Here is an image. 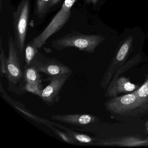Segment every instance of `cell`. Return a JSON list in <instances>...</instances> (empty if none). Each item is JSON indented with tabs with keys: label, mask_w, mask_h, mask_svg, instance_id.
<instances>
[{
	"label": "cell",
	"mask_w": 148,
	"mask_h": 148,
	"mask_svg": "<svg viewBox=\"0 0 148 148\" xmlns=\"http://www.w3.org/2000/svg\"><path fill=\"white\" fill-rule=\"evenodd\" d=\"M140 86L132 84L130 81L129 78L124 76L119 77L116 81L115 97L119 93H128L137 90Z\"/></svg>",
	"instance_id": "14"
},
{
	"label": "cell",
	"mask_w": 148,
	"mask_h": 148,
	"mask_svg": "<svg viewBox=\"0 0 148 148\" xmlns=\"http://www.w3.org/2000/svg\"><path fill=\"white\" fill-rule=\"evenodd\" d=\"M24 79L26 83H39L42 82L39 72L36 67L32 64L25 68Z\"/></svg>",
	"instance_id": "16"
},
{
	"label": "cell",
	"mask_w": 148,
	"mask_h": 148,
	"mask_svg": "<svg viewBox=\"0 0 148 148\" xmlns=\"http://www.w3.org/2000/svg\"><path fill=\"white\" fill-rule=\"evenodd\" d=\"M31 64L34 66L39 72L48 76L52 77L73 72L71 68L55 58L49 59L40 53L34 58Z\"/></svg>",
	"instance_id": "7"
},
{
	"label": "cell",
	"mask_w": 148,
	"mask_h": 148,
	"mask_svg": "<svg viewBox=\"0 0 148 148\" xmlns=\"http://www.w3.org/2000/svg\"><path fill=\"white\" fill-rule=\"evenodd\" d=\"M39 49L30 41L25 46V69L31 65L34 58L39 53Z\"/></svg>",
	"instance_id": "17"
},
{
	"label": "cell",
	"mask_w": 148,
	"mask_h": 148,
	"mask_svg": "<svg viewBox=\"0 0 148 148\" xmlns=\"http://www.w3.org/2000/svg\"><path fill=\"white\" fill-rule=\"evenodd\" d=\"M53 125L58 126L59 128H61L65 132H67L76 142H77L78 145H91L94 144V139L88 135L83 134V133H79V132L73 130H72L68 128V127L63 126L59 124L54 123Z\"/></svg>",
	"instance_id": "13"
},
{
	"label": "cell",
	"mask_w": 148,
	"mask_h": 148,
	"mask_svg": "<svg viewBox=\"0 0 148 148\" xmlns=\"http://www.w3.org/2000/svg\"><path fill=\"white\" fill-rule=\"evenodd\" d=\"M62 0H53V6L60 2Z\"/></svg>",
	"instance_id": "22"
},
{
	"label": "cell",
	"mask_w": 148,
	"mask_h": 148,
	"mask_svg": "<svg viewBox=\"0 0 148 148\" xmlns=\"http://www.w3.org/2000/svg\"><path fill=\"white\" fill-rule=\"evenodd\" d=\"M53 0H36L34 14L38 18H44L53 7Z\"/></svg>",
	"instance_id": "15"
},
{
	"label": "cell",
	"mask_w": 148,
	"mask_h": 148,
	"mask_svg": "<svg viewBox=\"0 0 148 148\" xmlns=\"http://www.w3.org/2000/svg\"><path fill=\"white\" fill-rule=\"evenodd\" d=\"M77 0H64L60 10L55 15L49 25L38 36L31 42L38 49H40L47 40L53 34L61 30L71 18V10Z\"/></svg>",
	"instance_id": "3"
},
{
	"label": "cell",
	"mask_w": 148,
	"mask_h": 148,
	"mask_svg": "<svg viewBox=\"0 0 148 148\" xmlns=\"http://www.w3.org/2000/svg\"><path fill=\"white\" fill-rule=\"evenodd\" d=\"M106 108L111 113L123 116H136L140 113L139 103L134 92L124 96L114 97L105 104Z\"/></svg>",
	"instance_id": "5"
},
{
	"label": "cell",
	"mask_w": 148,
	"mask_h": 148,
	"mask_svg": "<svg viewBox=\"0 0 148 148\" xmlns=\"http://www.w3.org/2000/svg\"><path fill=\"white\" fill-rule=\"evenodd\" d=\"M86 3L88 4H92L93 5H96L99 0H85Z\"/></svg>",
	"instance_id": "21"
},
{
	"label": "cell",
	"mask_w": 148,
	"mask_h": 148,
	"mask_svg": "<svg viewBox=\"0 0 148 148\" xmlns=\"http://www.w3.org/2000/svg\"><path fill=\"white\" fill-rule=\"evenodd\" d=\"M31 0H21L13 14L14 41L20 51L25 47L28 27Z\"/></svg>",
	"instance_id": "4"
},
{
	"label": "cell",
	"mask_w": 148,
	"mask_h": 148,
	"mask_svg": "<svg viewBox=\"0 0 148 148\" xmlns=\"http://www.w3.org/2000/svg\"><path fill=\"white\" fill-rule=\"evenodd\" d=\"M134 92L138 98L140 114L148 113V75L143 84Z\"/></svg>",
	"instance_id": "12"
},
{
	"label": "cell",
	"mask_w": 148,
	"mask_h": 148,
	"mask_svg": "<svg viewBox=\"0 0 148 148\" xmlns=\"http://www.w3.org/2000/svg\"><path fill=\"white\" fill-rule=\"evenodd\" d=\"M0 73L1 78L6 76L7 72V58L2 45V38H0Z\"/></svg>",
	"instance_id": "20"
},
{
	"label": "cell",
	"mask_w": 148,
	"mask_h": 148,
	"mask_svg": "<svg viewBox=\"0 0 148 148\" xmlns=\"http://www.w3.org/2000/svg\"><path fill=\"white\" fill-rule=\"evenodd\" d=\"M133 39L132 36H129L121 46L102 78L100 84L101 88L104 89L107 88L115 72L125 64L130 52Z\"/></svg>",
	"instance_id": "8"
},
{
	"label": "cell",
	"mask_w": 148,
	"mask_h": 148,
	"mask_svg": "<svg viewBox=\"0 0 148 148\" xmlns=\"http://www.w3.org/2000/svg\"><path fill=\"white\" fill-rule=\"evenodd\" d=\"M43 89L40 83H26L23 87V91L24 93L29 92L40 97Z\"/></svg>",
	"instance_id": "19"
},
{
	"label": "cell",
	"mask_w": 148,
	"mask_h": 148,
	"mask_svg": "<svg viewBox=\"0 0 148 148\" xmlns=\"http://www.w3.org/2000/svg\"><path fill=\"white\" fill-rule=\"evenodd\" d=\"M73 72L55 76H49L42 81L50 82L49 84L42 90L39 97L45 104L51 106L60 100L59 94L61 89Z\"/></svg>",
	"instance_id": "6"
},
{
	"label": "cell",
	"mask_w": 148,
	"mask_h": 148,
	"mask_svg": "<svg viewBox=\"0 0 148 148\" xmlns=\"http://www.w3.org/2000/svg\"><path fill=\"white\" fill-rule=\"evenodd\" d=\"M105 40L100 35H87L72 31L52 42L54 50L61 51L68 47H75L79 51L93 53L96 48Z\"/></svg>",
	"instance_id": "1"
},
{
	"label": "cell",
	"mask_w": 148,
	"mask_h": 148,
	"mask_svg": "<svg viewBox=\"0 0 148 148\" xmlns=\"http://www.w3.org/2000/svg\"><path fill=\"white\" fill-rule=\"evenodd\" d=\"M14 38H8V56L7 58V72L6 77L8 82L9 91L17 95L24 94L23 87L26 82L24 72L21 70L18 51Z\"/></svg>",
	"instance_id": "2"
},
{
	"label": "cell",
	"mask_w": 148,
	"mask_h": 148,
	"mask_svg": "<svg viewBox=\"0 0 148 148\" xmlns=\"http://www.w3.org/2000/svg\"><path fill=\"white\" fill-rule=\"evenodd\" d=\"M53 123H51L48 124L47 126H48L52 131L54 132L55 135L58 136L62 141L65 143L70 144L71 145H77L78 143L77 142L75 141L67 132H66L61 131L58 129H56L53 126Z\"/></svg>",
	"instance_id": "18"
},
{
	"label": "cell",
	"mask_w": 148,
	"mask_h": 148,
	"mask_svg": "<svg viewBox=\"0 0 148 148\" xmlns=\"http://www.w3.org/2000/svg\"><path fill=\"white\" fill-rule=\"evenodd\" d=\"M145 126H146V130L148 131V121L146 122V123H145Z\"/></svg>",
	"instance_id": "23"
},
{
	"label": "cell",
	"mask_w": 148,
	"mask_h": 148,
	"mask_svg": "<svg viewBox=\"0 0 148 148\" xmlns=\"http://www.w3.org/2000/svg\"><path fill=\"white\" fill-rule=\"evenodd\" d=\"M51 119L54 121L67 124L77 128H82L85 125L95 123L97 118L96 116L90 114L78 113L53 115L51 116Z\"/></svg>",
	"instance_id": "9"
},
{
	"label": "cell",
	"mask_w": 148,
	"mask_h": 148,
	"mask_svg": "<svg viewBox=\"0 0 148 148\" xmlns=\"http://www.w3.org/2000/svg\"><path fill=\"white\" fill-rule=\"evenodd\" d=\"M141 56L140 53L137 54L136 56L130 60L127 63H125L120 68H119L114 73L110 83L107 87L106 92V97H115V87L116 81L122 73L136 65L141 60Z\"/></svg>",
	"instance_id": "11"
},
{
	"label": "cell",
	"mask_w": 148,
	"mask_h": 148,
	"mask_svg": "<svg viewBox=\"0 0 148 148\" xmlns=\"http://www.w3.org/2000/svg\"><path fill=\"white\" fill-rule=\"evenodd\" d=\"M97 144L102 145L127 147L146 146L148 145V139H143L134 136H127L100 140Z\"/></svg>",
	"instance_id": "10"
}]
</instances>
